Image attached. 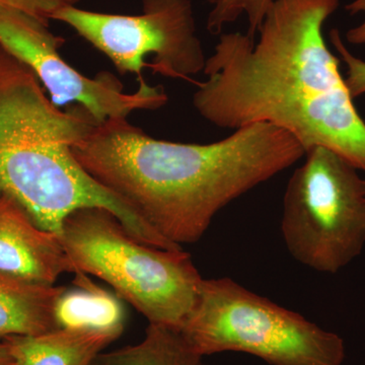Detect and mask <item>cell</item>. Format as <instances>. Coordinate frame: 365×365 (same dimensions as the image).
Listing matches in <instances>:
<instances>
[{
	"mask_svg": "<svg viewBox=\"0 0 365 365\" xmlns=\"http://www.w3.org/2000/svg\"><path fill=\"white\" fill-rule=\"evenodd\" d=\"M339 0H275L259 29L222 34L194 83L196 111L237 129L269 123L289 132L306 153L323 146L365 172V122L329 50L323 26Z\"/></svg>",
	"mask_w": 365,
	"mask_h": 365,
	"instance_id": "6da1fadb",
	"label": "cell"
},
{
	"mask_svg": "<svg viewBox=\"0 0 365 365\" xmlns=\"http://www.w3.org/2000/svg\"><path fill=\"white\" fill-rule=\"evenodd\" d=\"M96 181L173 244H195L223 207L306 155L269 123L208 144L160 140L117 118L96 123L72 148Z\"/></svg>",
	"mask_w": 365,
	"mask_h": 365,
	"instance_id": "7a4b0ae2",
	"label": "cell"
},
{
	"mask_svg": "<svg viewBox=\"0 0 365 365\" xmlns=\"http://www.w3.org/2000/svg\"><path fill=\"white\" fill-rule=\"evenodd\" d=\"M96 123L81 106L62 111L53 104L35 73L0 46V195L11 197L40 227L56 235L73 211L101 207L144 244L179 248L74 157L72 148Z\"/></svg>",
	"mask_w": 365,
	"mask_h": 365,
	"instance_id": "3957f363",
	"label": "cell"
},
{
	"mask_svg": "<svg viewBox=\"0 0 365 365\" xmlns=\"http://www.w3.org/2000/svg\"><path fill=\"white\" fill-rule=\"evenodd\" d=\"M58 237L76 274L104 280L150 324L184 325L203 281L188 253L144 244L101 207L71 212Z\"/></svg>",
	"mask_w": 365,
	"mask_h": 365,
	"instance_id": "277c9868",
	"label": "cell"
},
{
	"mask_svg": "<svg viewBox=\"0 0 365 365\" xmlns=\"http://www.w3.org/2000/svg\"><path fill=\"white\" fill-rule=\"evenodd\" d=\"M180 331L203 357L242 352L271 365H343L345 360L339 335L227 277L203 279Z\"/></svg>",
	"mask_w": 365,
	"mask_h": 365,
	"instance_id": "5b68a950",
	"label": "cell"
},
{
	"mask_svg": "<svg viewBox=\"0 0 365 365\" xmlns=\"http://www.w3.org/2000/svg\"><path fill=\"white\" fill-rule=\"evenodd\" d=\"M306 155L288 181L281 232L295 260L319 272L337 273L365 246V180L323 146Z\"/></svg>",
	"mask_w": 365,
	"mask_h": 365,
	"instance_id": "8992f818",
	"label": "cell"
},
{
	"mask_svg": "<svg viewBox=\"0 0 365 365\" xmlns=\"http://www.w3.org/2000/svg\"><path fill=\"white\" fill-rule=\"evenodd\" d=\"M139 14H116L63 7L52 20L71 26L105 54L122 74L143 78V69L192 81L206 63L191 0H141Z\"/></svg>",
	"mask_w": 365,
	"mask_h": 365,
	"instance_id": "52a82bcc",
	"label": "cell"
},
{
	"mask_svg": "<svg viewBox=\"0 0 365 365\" xmlns=\"http://www.w3.org/2000/svg\"><path fill=\"white\" fill-rule=\"evenodd\" d=\"M64 42L48 29V24L0 7V46L35 73L57 107L81 106L101 123L108 119H128L139 110L155 111L169 101L163 86L148 85L144 78L129 93L111 72H100L95 78L83 76L60 55Z\"/></svg>",
	"mask_w": 365,
	"mask_h": 365,
	"instance_id": "ba28073f",
	"label": "cell"
},
{
	"mask_svg": "<svg viewBox=\"0 0 365 365\" xmlns=\"http://www.w3.org/2000/svg\"><path fill=\"white\" fill-rule=\"evenodd\" d=\"M0 273L46 287L62 274L76 273L58 235L40 227L6 195H0Z\"/></svg>",
	"mask_w": 365,
	"mask_h": 365,
	"instance_id": "9c48e42d",
	"label": "cell"
},
{
	"mask_svg": "<svg viewBox=\"0 0 365 365\" xmlns=\"http://www.w3.org/2000/svg\"><path fill=\"white\" fill-rule=\"evenodd\" d=\"M111 331L59 328L4 338L16 365H91L119 337Z\"/></svg>",
	"mask_w": 365,
	"mask_h": 365,
	"instance_id": "30bf717a",
	"label": "cell"
},
{
	"mask_svg": "<svg viewBox=\"0 0 365 365\" xmlns=\"http://www.w3.org/2000/svg\"><path fill=\"white\" fill-rule=\"evenodd\" d=\"M66 288L34 284L0 273V339L59 329L55 307Z\"/></svg>",
	"mask_w": 365,
	"mask_h": 365,
	"instance_id": "8fae6325",
	"label": "cell"
},
{
	"mask_svg": "<svg viewBox=\"0 0 365 365\" xmlns=\"http://www.w3.org/2000/svg\"><path fill=\"white\" fill-rule=\"evenodd\" d=\"M76 287L64 290L55 307L58 328L96 329L121 335L124 311L119 300L91 282L86 274H76Z\"/></svg>",
	"mask_w": 365,
	"mask_h": 365,
	"instance_id": "7c38bea8",
	"label": "cell"
},
{
	"mask_svg": "<svg viewBox=\"0 0 365 365\" xmlns=\"http://www.w3.org/2000/svg\"><path fill=\"white\" fill-rule=\"evenodd\" d=\"M202 359L179 329L150 324L140 343L102 352L91 365H201Z\"/></svg>",
	"mask_w": 365,
	"mask_h": 365,
	"instance_id": "4fadbf2b",
	"label": "cell"
},
{
	"mask_svg": "<svg viewBox=\"0 0 365 365\" xmlns=\"http://www.w3.org/2000/svg\"><path fill=\"white\" fill-rule=\"evenodd\" d=\"M212 6L209 11L206 28L210 34L222 33L223 28L234 23L242 14L248 18V35H255L275 0H207Z\"/></svg>",
	"mask_w": 365,
	"mask_h": 365,
	"instance_id": "5bb4252c",
	"label": "cell"
},
{
	"mask_svg": "<svg viewBox=\"0 0 365 365\" xmlns=\"http://www.w3.org/2000/svg\"><path fill=\"white\" fill-rule=\"evenodd\" d=\"M330 39L334 47L339 53L341 59L347 66V78L345 79V83L350 96L352 98L360 97L365 93V61L356 58L349 52L336 29L331 31Z\"/></svg>",
	"mask_w": 365,
	"mask_h": 365,
	"instance_id": "9a60e30c",
	"label": "cell"
},
{
	"mask_svg": "<svg viewBox=\"0 0 365 365\" xmlns=\"http://www.w3.org/2000/svg\"><path fill=\"white\" fill-rule=\"evenodd\" d=\"M79 0H0V7L16 9L43 23L52 20L53 14L63 7L76 6Z\"/></svg>",
	"mask_w": 365,
	"mask_h": 365,
	"instance_id": "2e32d148",
	"label": "cell"
},
{
	"mask_svg": "<svg viewBox=\"0 0 365 365\" xmlns=\"http://www.w3.org/2000/svg\"><path fill=\"white\" fill-rule=\"evenodd\" d=\"M345 9L351 14L364 13L365 16V0H354L351 4H347ZM346 38L351 44H365V19L359 26L348 31Z\"/></svg>",
	"mask_w": 365,
	"mask_h": 365,
	"instance_id": "e0dca14e",
	"label": "cell"
},
{
	"mask_svg": "<svg viewBox=\"0 0 365 365\" xmlns=\"http://www.w3.org/2000/svg\"><path fill=\"white\" fill-rule=\"evenodd\" d=\"M0 365H16L6 341L0 339Z\"/></svg>",
	"mask_w": 365,
	"mask_h": 365,
	"instance_id": "ac0fdd59",
	"label": "cell"
}]
</instances>
